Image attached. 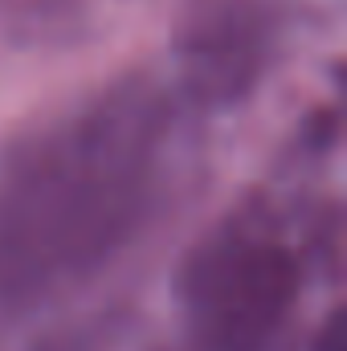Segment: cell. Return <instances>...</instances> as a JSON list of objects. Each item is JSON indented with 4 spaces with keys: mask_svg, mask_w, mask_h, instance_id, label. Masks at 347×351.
I'll list each match as a JSON object with an SVG mask.
<instances>
[{
    "mask_svg": "<svg viewBox=\"0 0 347 351\" xmlns=\"http://www.w3.org/2000/svg\"><path fill=\"white\" fill-rule=\"evenodd\" d=\"M344 306H331L327 311V319L315 327V339H311V348L307 351H344L347 348V335H344Z\"/></svg>",
    "mask_w": 347,
    "mask_h": 351,
    "instance_id": "4",
    "label": "cell"
},
{
    "mask_svg": "<svg viewBox=\"0 0 347 351\" xmlns=\"http://www.w3.org/2000/svg\"><path fill=\"white\" fill-rule=\"evenodd\" d=\"M315 245H298L290 217L246 200L213 221L180 258L176 315L196 351H282L311 286Z\"/></svg>",
    "mask_w": 347,
    "mask_h": 351,
    "instance_id": "2",
    "label": "cell"
},
{
    "mask_svg": "<svg viewBox=\"0 0 347 351\" xmlns=\"http://www.w3.org/2000/svg\"><path fill=\"white\" fill-rule=\"evenodd\" d=\"M286 29V0H184L172 33L180 90L204 110L246 102L274 70Z\"/></svg>",
    "mask_w": 347,
    "mask_h": 351,
    "instance_id": "3",
    "label": "cell"
},
{
    "mask_svg": "<svg viewBox=\"0 0 347 351\" xmlns=\"http://www.w3.org/2000/svg\"><path fill=\"white\" fill-rule=\"evenodd\" d=\"M180 135L172 90L131 74L41 119L0 156V311L78 290L164 204Z\"/></svg>",
    "mask_w": 347,
    "mask_h": 351,
    "instance_id": "1",
    "label": "cell"
}]
</instances>
